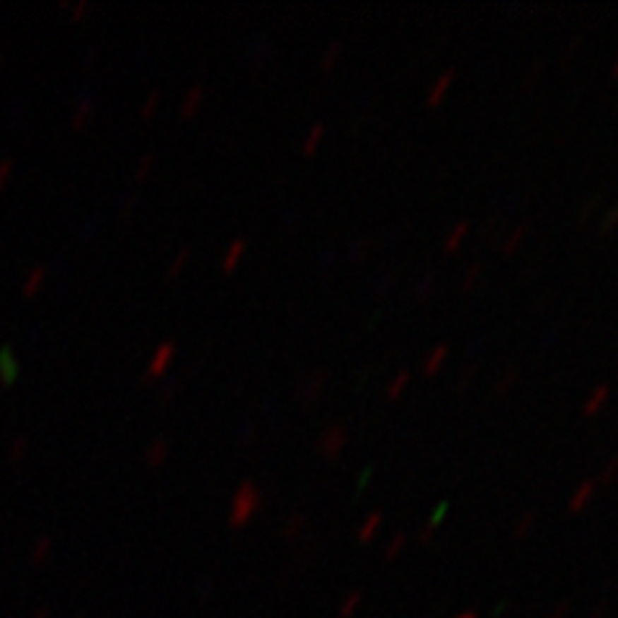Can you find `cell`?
I'll return each instance as SVG.
<instances>
[{"label": "cell", "instance_id": "obj_1", "mask_svg": "<svg viewBox=\"0 0 618 618\" xmlns=\"http://www.w3.org/2000/svg\"><path fill=\"white\" fill-rule=\"evenodd\" d=\"M263 502H266V494H263V489L258 487L255 482H250V480L240 482V487L234 489L232 502H230L227 523L232 525V528H245V525L258 516V510L263 508Z\"/></svg>", "mask_w": 618, "mask_h": 618}, {"label": "cell", "instance_id": "obj_2", "mask_svg": "<svg viewBox=\"0 0 618 618\" xmlns=\"http://www.w3.org/2000/svg\"><path fill=\"white\" fill-rule=\"evenodd\" d=\"M345 446H348V433H345L343 425H330V428L322 430L320 438H317V448L328 458L340 456Z\"/></svg>", "mask_w": 618, "mask_h": 618}, {"label": "cell", "instance_id": "obj_3", "mask_svg": "<svg viewBox=\"0 0 618 618\" xmlns=\"http://www.w3.org/2000/svg\"><path fill=\"white\" fill-rule=\"evenodd\" d=\"M175 356V343H162L160 348L155 350L153 358H150V364H147V371H145V379H155V376H162L165 369L170 366Z\"/></svg>", "mask_w": 618, "mask_h": 618}, {"label": "cell", "instance_id": "obj_4", "mask_svg": "<svg viewBox=\"0 0 618 618\" xmlns=\"http://www.w3.org/2000/svg\"><path fill=\"white\" fill-rule=\"evenodd\" d=\"M325 386H328V374H325V371H312L309 376H304L299 381V397L312 402L325 392Z\"/></svg>", "mask_w": 618, "mask_h": 618}, {"label": "cell", "instance_id": "obj_5", "mask_svg": "<svg viewBox=\"0 0 618 618\" xmlns=\"http://www.w3.org/2000/svg\"><path fill=\"white\" fill-rule=\"evenodd\" d=\"M595 489H598L595 480H582L580 485L572 489V494H569L567 508L572 510V513H580V510H585V508H588V502L595 497Z\"/></svg>", "mask_w": 618, "mask_h": 618}, {"label": "cell", "instance_id": "obj_6", "mask_svg": "<svg viewBox=\"0 0 618 618\" xmlns=\"http://www.w3.org/2000/svg\"><path fill=\"white\" fill-rule=\"evenodd\" d=\"M453 78H456V70H453V67H448V70H444V73L438 75L436 81H433V85H430V90H428V98H425V101H428V106H438V103L444 101V95L448 93V88H451Z\"/></svg>", "mask_w": 618, "mask_h": 618}, {"label": "cell", "instance_id": "obj_7", "mask_svg": "<svg viewBox=\"0 0 618 618\" xmlns=\"http://www.w3.org/2000/svg\"><path fill=\"white\" fill-rule=\"evenodd\" d=\"M446 358H448V345H446V343H438V345H433V348L428 350V356L422 358V374H428V376L438 374V371H441V366L446 364Z\"/></svg>", "mask_w": 618, "mask_h": 618}, {"label": "cell", "instance_id": "obj_8", "mask_svg": "<svg viewBox=\"0 0 618 618\" xmlns=\"http://www.w3.org/2000/svg\"><path fill=\"white\" fill-rule=\"evenodd\" d=\"M21 374V364H18V358L13 356V350L8 348H0V379L3 381H16Z\"/></svg>", "mask_w": 618, "mask_h": 618}, {"label": "cell", "instance_id": "obj_9", "mask_svg": "<svg viewBox=\"0 0 618 618\" xmlns=\"http://www.w3.org/2000/svg\"><path fill=\"white\" fill-rule=\"evenodd\" d=\"M608 397H611V386L608 384H598L593 392L585 397V402H582V412L585 415H595L598 410L603 408L605 402H608Z\"/></svg>", "mask_w": 618, "mask_h": 618}, {"label": "cell", "instance_id": "obj_10", "mask_svg": "<svg viewBox=\"0 0 618 618\" xmlns=\"http://www.w3.org/2000/svg\"><path fill=\"white\" fill-rule=\"evenodd\" d=\"M167 451H170V441L165 436L155 438L153 444L145 448V464L147 466H160L167 458Z\"/></svg>", "mask_w": 618, "mask_h": 618}, {"label": "cell", "instance_id": "obj_11", "mask_svg": "<svg viewBox=\"0 0 618 618\" xmlns=\"http://www.w3.org/2000/svg\"><path fill=\"white\" fill-rule=\"evenodd\" d=\"M381 521H384V516H381L379 510L369 513V516L364 518V523L358 525V541H361V544H369L371 538L379 533V528H381Z\"/></svg>", "mask_w": 618, "mask_h": 618}, {"label": "cell", "instance_id": "obj_12", "mask_svg": "<svg viewBox=\"0 0 618 618\" xmlns=\"http://www.w3.org/2000/svg\"><path fill=\"white\" fill-rule=\"evenodd\" d=\"M245 247H247V242L242 240V237H234V240L230 242V245H227L225 255H222V268H225V271H232L234 266L240 263L242 253H245Z\"/></svg>", "mask_w": 618, "mask_h": 618}, {"label": "cell", "instance_id": "obj_13", "mask_svg": "<svg viewBox=\"0 0 618 618\" xmlns=\"http://www.w3.org/2000/svg\"><path fill=\"white\" fill-rule=\"evenodd\" d=\"M361 603H364V593H361V590H350L348 595L340 600L338 616H340V618H356V613L361 611Z\"/></svg>", "mask_w": 618, "mask_h": 618}, {"label": "cell", "instance_id": "obj_14", "mask_svg": "<svg viewBox=\"0 0 618 618\" xmlns=\"http://www.w3.org/2000/svg\"><path fill=\"white\" fill-rule=\"evenodd\" d=\"M204 101V85H191L186 93H183V101H181V114H186V117H191L194 111L198 109V103Z\"/></svg>", "mask_w": 618, "mask_h": 618}, {"label": "cell", "instance_id": "obj_15", "mask_svg": "<svg viewBox=\"0 0 618 618\" xmlns=\"http://www.w3.org/2000/svg\"><path fill=\"white\" fill-rule=\"evenodd\" d=\"M466 232H469V222L466 219H461V222H456V225L448 230V234H446V240H444V250L446 253H453L458 245H461V240L466 237Z\"/></svg>", "mask_w": 618, "mask_h": 618}, {"label": "cell", "instance_id": "obj_16", "mask_svg": "<svg viewBox=\"0 0 618 618\" xmlns=\"http://www.w3.org/2000/svg\"><path fill=\"white\" fill-rule=\"evenodd\" d=\"M304 528H307V518L302 516V513H291V516L286 518L284 528H281V536H284L286 541H294V538L302 536Z\"/></svg>", "mask_w": 618, "mask_h": 618}, {"label": "cell", "instance_id": "obj_17", "mask_svg": "<svg viewBox=\"0 0 618 618\" xmlns=\"http://www.w3.org/2000/svg\"><path fill=\"white\" fill-rule=\"evenodd\" d=\"M433 294H436V273L428 271V273H422V276L417 278V284H415V297L420 299V302H425V299H430Z\"/></svg>", "mask_w": 618, "mask_h": 618}, {"label": "cell", "instance_id": "obj_18", "mask_svg": "<svg viewBox=\"0 0 618 618\" xmlns=\"http://www.w3.org/2000/svg\"><path fill=\"white\" fill-rule=\"evenodd\" d=\"M322 137H325V124L314 121L312 126H309V131L304 134V142H302L304 153H314V150H317V145L322 142Z\"/></svg>", "mask_w": 618, "mask_h": 618}, {"label": "cell", "instance_id": "obj_19", "mask_svg": "<svg viewBox=\"0 0 618 618\" xmlns=\"http://www.w3.org/2000/svg\"><path fill=\"white\" fill-rule=\"evenodd\" d=\"M518 379H521V369L518 366H510V369L502 371V376L497 379V384H494V394H505L510 386L518 384Z\"/></svg>", "mask_w": 618, "mask_h": 618}, {"label": "cell", "instance_id": "obj_20", "mask_svg": "<svg viewBox=\"0 0 618 618\" xmlns=\"http://www.w3.org/2000/svg\"><path fill=\"white\" fill-rule=\"evenodd\" d=\"M405 544H408V536H405L402 531H397L392 538H389V541H386V546H384V559L386 561L397 559V557L402 554V549H405Z\"/></svg>", "mask_w": 618, "mask_h": 618}, {"label": "cell", "instance_id": "obj_21", "mask_svg": "<svg viewBox=\"0 0 618 618\" xmlns=\"http://www.w3.org/2000/svg\"><path fill=\"white\" fill-rule=\"evenodd\" d=\"M340 52H343L340 39H333V42H330L328 47L322 49V54H320V67H322V70H330V67L335 65V59L340 57Z\"/></svg>", "mask_w": 618, "mask_h": 618}, {"label": "cell", "instance_id": "obj_22", "mask_svg": "<svg viewBox=\"0 0 618 618\" xmlns=\"http://www.w3.org/2000/svg\"><path fill=\"white\" fill-rule=\"evenodd\" d=\"M536 528V513H523L513 525V538H525Z\"/></svg>", "mask_w": 618, "mask_h": 618}, {"label": "cell", "instance_id": "obj_23", "mask_svg": "<svg viewBox=\"0 0 618 618\" xmlns=\"http://www.w3.org/2000/svg\"><path fill=\"white\" fill-rule=\"evenodd\" d=\"M47 278V268L44 266H34V268L29 271V276H26V281H23V294H34V291L42 286V281Z\"/></svg>", "mask_w": 618, "mask_h": 618}, {"label": "cell", "instance_id": "obj_24", "mask_svg": "<svg viewBox=\"0 0 618 618\" xmlns=\"http://www.w3.org/2000/svg\"><path fill=\"white\" fill-rule=\"evenodd\" d=\"M408 384H410V371H405V369L397 371V374L389 379V384H386V394H389V397H400Z\"/></svg>", "mask_w": 618, "mask_h": 618}, {"label": "cell", "instance_id": "obj_25", "mask_svg": "<svg viewBox=\"0 0 618 618\" xmlns=\"http://www.w3.org/2000/svg\"><path fill=\"white\" fill-rule=\"evenodd\" d=\"M523 237H525V225H516L508 234H505V240H502V250H505V253H513V250H516V247L523 242Z\"/></svg>", "mask_w": 618, "mask_h": 618}, {"label": "cell", "instance_id": "obj_26", "mask_svg": "<svg viewBox=\"0 0 618 618\" xmlns=\"http://www.w3.org/2000/svg\"><path fill=\"white\" fill-rule=\"evenodd\" d=\"M90 111H93V98H81V101L75 103L73 126H83V124H85V119L90 117Z\"/></svg>", "mask_w": 618, "mask_h": 618}, {"label": "cell", "instance_id": "obj_27", "mask_svg": "<svg viewBox=\"0 0 618 618\" xmlns=\"http://www.w3.org/2000/svg\"><path fill=\"white\" fill-rule=\"evenodd\" d=\"M441 513H444V510H438L436 516H430V518H428V523H425V525H422V528H420V533H417V538H420V544H430V538H433V533H436L438 523H441Z\"/></svg>", "mask_w": 618, "mask_h": 618}, {"label": "cell", "instance_id": "obj_28", "mask_svg": "<svg viewBox=\"0 0 618 618\" xmlns=\"http://www.w3.org/2000/svg\"><path fill=\"white\" fill-rule=\"evenodd\" d=\"M189 258H191V247H189V245L181 247V250L175 253L173 261H170V266H167V276H175V273H178V271H181L183 266L189 263Z\"/></svg>", "mask_w": 618, "mask_h": 618}, {"label": "cell", "instance_id": "obj_29", "mask_svg": "<svg viewBox=\"0 0 618 618\" xmlns=\"http://www.w3.org/2000/svg\"><path fill=\"white\" fill-rule=\"evenodd\" d=\"M616 477H618V453L608 458V464L603 466V472H600L598 482H600V485H611V482H616Z\"/></svg>", "mask_w": 618, "mask_h": 618}, {"label": "cell", "instance_id": "obj_30", "mask_svg": "<svg viewBox=\"0 0 618 618\" xmlns=\"http://www.w3.org/2000/svg\"><path fill=\"white\" fill-rule=\"evenodd\" d=\"M482 273V266L480 263H472V266H466L464 268V276H461V289L469 291L474 284H477V278H480Z\"/></svg>", "mask_w": 618, "mask_h": 618}, {"label": "cell", "instance_id": "obj_31", "mask_svg": "<svg viewBox=\"0 0 618 618\" xmlns=\"http://www.w3.org/2000/svg\"><path fill=\"white\" fill-rule=\"evenodd\" d=\"M616 225H618V201L608 206V211L603 214V219H600V227H598V230L605 234V232H611Z\"/></svg>", "mask_w": 618, "mask_h": 618}, {"label": "cell", "instance_id": "obj_32", "mask_svg": "<svg viewBox=\"0 0 618 618\" xmlns=\"http://www.w3.org/2000/svg\"><path fill=\"white\" fill-rule=\"evenodd\" d=\"M600 204V194H595V196H590L588 201H585V204H582V209L577 211V219H580V222H588L590 219V214H593V211H595V206Z\"/></svg>", "mask_w": 618, "mask_h": 618}, {"label": "cell", "instance_id": "obj_33", "mask_svg": "<svg viewBox=\"0 0 618 618\" xmlns=\"http://www.w3.org/2000/svg\"><path fill=\"white\" fill-rule=\"evenodd\" d=\"M158 103H160V90H158V88H153V90L147 93L145 101H142V114H145V117H150Z\"/></svg>", "mask_w": 618, "mask_h": 618}, {"label": "cell", "instance_id": "obj_34", "mask_svg": "<svg viewBox=\"0 0 618 618\" xmlns=\"http://www.w3.org/2000/svg\"><path fill=\"white\" fill-rule=\"evenodd\" d=\"M153 160H155L153 153H145V155H142V158L137 160V167H134V178H142V175L150 173V167H153Z\"/></svg>", "mask_w": 618, "mask_h": 618}, {"label": "cell", "instance_id": "obj_35", "mask_svg": "<svg viewBox=\"0 0 618 618\" xmlns=\"http://www.w3.org/2000/svg\"><path fill=\"white\" fill-rule=\"evenodd\" d=\"M569 616H572V603H569V600H559V603L549 611L546 618H569Z\"/></svg>", "mask_w": 618, "mask_h": 618}, {"label": "cell", "instance_id": "obj_36", "mask_svg": "<svg viewBox=\"0 0 618 618\" xmlns=\"http://www.w3.org/2000/svg\"><path fill=\"white\" fill-rule=\"evenodd\" d=\"M474 376H477V366H466V369L461 371V376L456 379V389H458V392H464V389L469 386V381H472Z\"/></svg>", "mask_w": 618, "mask_h": 618}, {"label": "cell", "instance_id": "obj_37", "mask_svg": "<svg viewBox=\"0 0 618 618\" xmlns=\"http://www.w3.org/2000/svg\"><path fill=\"white\" fill-rule=\"evenodd\" d=\"M26 448H29V436H18L11 446V458H21Z\"/></svg>", "mask_w": 618, "mask_h": 618}, {"label": "cell", "instance_id": "obj_38", "mask_svg": "<svg viewBox=\"0 0 618 618\" xmlns=\"http://www.w3.org/2000/svg\"><path fill=\"white\" fill-rule=\"evenodd\" d=\"M541 67H544V62H541V59H536V62H533V65L528 67V73H525V78H523L525 85H531L533 78H538V73H541Z\"/></svg>", "mask_w": 618, "mask_h": 618}, {"label": "cell", "instance_id": "obj_39", "mask_svg": "<svg viewBox=\"0 0 618 618\" xmlns=\"http://www.w3.org/2000/svg\"><path fill=\"white\" fill-rule=\"evenodd\" d=\"M11 167H13V160H0V186H3V183H6V178L8 175H11Z\"/></svg>", "mask_w": 618, "mask_h": 618}, {"label": "cell", "instance_id": "obj_40", "mask_svg": "<svg viewBox=\"0 0 618 618\" xmlns=\"http://www.w3.org/2000/svg\"><path fill=\"white\" fill-rule=\"evenodd\" d=\"M88 8H90V0H78V3L73 6V18H81Z\"/></svg>", "mask_w": 618, "mask_h": 618}, {"label": "cell", "instance_id": "obj_41", "mask_svg": "<svg viewBox=\"0 0 618 618\" xmlns=\"http://www.w3.org/2000/svg\"><path fill=\"white\" fill-rule=\"evenodd\" d=\"M608 616V605H598V608H593V611L588 613V618H605Z\"/></svg>", "mask_w": 618, "mask_h": 618}, {"label": "cell", "instance_id": "obj_42", "mask_svg": "<svg viewBox=\"0 0 618 618\" xmlns=\"http://www.w3.org/2000/svg\"><path fill=\"white\" fill-rule=\"evenodd\" d=\"M577 47H580V34H577V37H572V42H569V47H567V49H564V59L572 57V52H575Z\"/></svg>", "mask_w": 618, "mask_h": 618}, {"label": "cell", "instance_id": "obj_43", "mask_svg": "<svg viewBox=\"0 0 618 618\" xmlns=\"http://www.w3.org/2000/svg\"><path fill=\"white\" fill-rule=\"evenodd\" d=\"M250 438H253V422L242 425V430H240V441H250Z\"/></svg>", "mask_w": 618, "mask_h": 618}, {"label": "cell", "instance_id": "obj_44", "mask_svg": "<svg viewBox=\"0 0 618 618\" xmlns=\"http://www.w3.org/2000/svg\"><path fill=\"white\" fill-rule=\"evenodd\" d=\"M453 618H480V613H477V611H461V613H456Z\"/></svg>", "mask_w": 618, "mask_h": 618}, {"label": "cell", "instance_id": "obj_45", "mask_svg": "<svg viewBox=\"0 0 618 618\" xmlns=\"http://www.w3.org/2000/svg\"><path fill=\"white\" fill-rule=\"evenodd\" d=\"M134 201H137V198H134V196H131V198H126V204L121 206V214H129V211H131V206H134Z\"/></svg>", "mask_w": 618, "mask_h": 618}, {"label": "cell", "instance_id": "obj_46", "mask_svg": "<svg viewBox=\"0 0 618 618\" xmlns=\"http://www.w3.org/2000/svg\"><path fill=\"white\" fill-rule=\"evenodd\" d=\"M611 75H618V54L613 57V65H611Z\"/></svg>", "mask_w": 618, "mask_h": 618}, {"label": "cell", "instance_id": "obj_47", "mask_svg": "<svg viewBox=\"0 0 618 618\" xmlns=\"http://www.w3.org/2000/svg\"><path fill=\"white\" fill-rule=\"evenodd\" d=\"M3 59H6V54H3V52H0V67H3Z\"/></svg>", "mask_w": 618, "mask_h": 618}]
</instances>
